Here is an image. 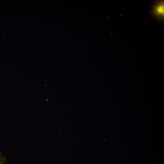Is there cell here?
<instances>
[{
  "mask_svg": "<svg viewBox=\"0 0 164 164\" xmlns=\"http://www.w3.org/2000/svg\"><path fill=\"white\" fill-rule=\"evenodd\" d=\"M149 12L152 18L155 19L158 22L164 24V0H154L153 4L150 8Z\"/></svg>",
  "mask_w": 164,
  "mask_h": 164,
  "instance_id": "cell-1",
  "label": "cell"
},
{
  "mask_svg": "<svg viewBox=\"0 0 164 164\" xmlns=\"http://www.w3.org/2000/svg\"><path fill=\"white\" fill-rule=\"evenodd\" d=\"M6 160V158L3 156L0 152V164H5Z\"/></svg>",
  "mask_w": 164,
  "mask_h": 164,
  "instance_id": "cell-2",
  "label": "cell"
}]
</instances>
